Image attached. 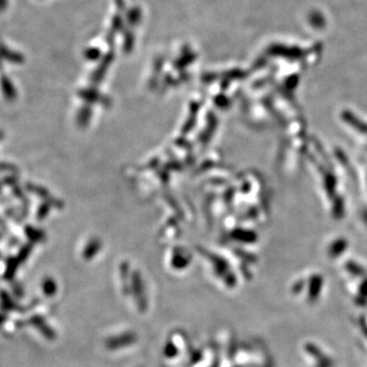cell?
I'll list each match as a JSON object with an SVG mask.
<instances>
[{
    "label": "cell",
    "instance_id": "7a4b0ae2",
    "mask_svg": "<svg viewBox=\"0 0 367 367\" xmlns=\"http://www.w3.org/2000/svg\"><path fill=\"white\" fill-rule=\"evenodd\" d=\"M55 286L54 284L51 283V281H48L44 284V292L46 293V295L50 296V295H53V293L55 292Z\"/></svg>",
    "mask_w": 367,
    "mask_h": 367
},
{
    "label": "cell",
    "instance_id": "6da1fadb",
    "mask_svg": "<svg viewBox=\"0 0 367 367\" xmlns=\"http://www.w3.org/2000/svg\"><path fill=\"white\" fill-rule=\"evenodd\" d=\"M31 323L37 328L38 331H40L44 337L47 339H53L54 338V333L53 331L50 328L47 323L44 321L42 318H39V316H35V318H32Z\"/></svg>",
    "mask_w": 367,
    "mask_h": 367
}]
</instances>
